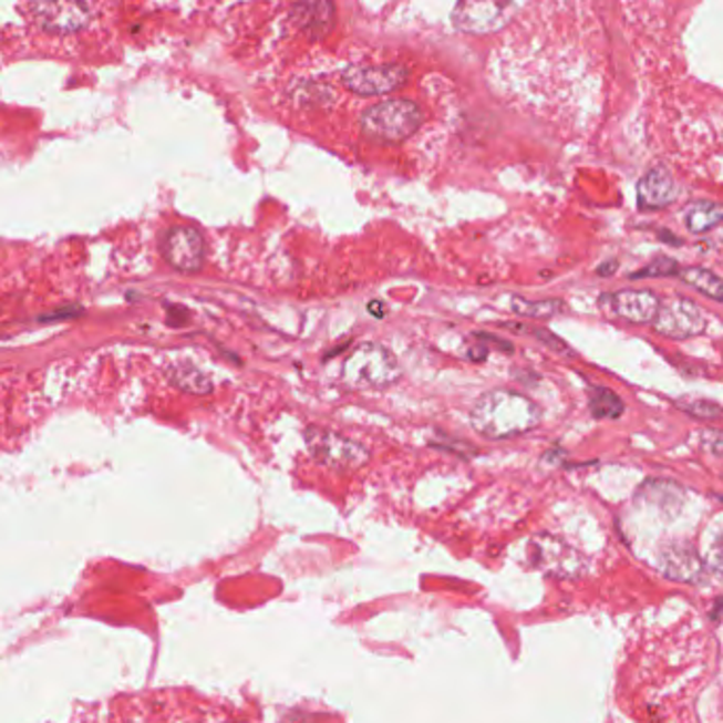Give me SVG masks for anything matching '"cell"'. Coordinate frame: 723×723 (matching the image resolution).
<instances>
[{"instance_id":"484cf974","label":"cell","mask_w":723,"mask_h":723,"mask_svg":"<svg viewBox=\"0 0 723 723\" xmlns=\"http://www.w3.org/2000/svg\"><path fill=\"white\" fill-rule=\"evenodd\" d=\"M618 271V262L616 260H609V262H603L599 269H597V273L601 276V278H609V276H613Z\"/></svg>"},{"instance_id":"d6986e66","label":"cell","mask_w":723,"mask_h":723,"mask_svg":"<svg viewBox=\"0 0 723 723\" xmlns=\"http://www.w3.org/2000/svg\"><path fill=\"white\" fill-rule=\"evenodd\" d=\"M679 276L688 286L699 290L700 295L723 303V281L713 271L702 269V267H688V269H681Z\"/></svg>"},{"instance_id":"277c9868","label":"cell","mask_w":723,"mask_h":723,"mask_svg":"<svg viewBox=\"0 0 723 723\" xmlns=\"http://www.w3.org/2000/svg\"><path fill=\"white\" fill-rule=\"evenodd\" d=\"M304 444L318 464L332 469H358L371 462L369 446L324 427H307Z\"/></svg>"},{"instance_id":"e0dca14e","label":"cell","mask_w":723,"mask_h":723,"mask_svg":"<svg viewBox=\"0 0 723 723\" xmlns=\"http://www.w3.org/2000/svg\"><path fill=\"white\" fill-rule=\"evenodd\" d=\"M723 223V206L715 202H694L685 208V225L692 234H709Z\"/></svg>"},{"instance_id":"7a4b0ae2","label":"cell","mask_w":723,"mask_h":723,"mask_svg":"<svg viewBox=\"0 0 723 723\" xmlns=\"http://www.w3.org/2000/svg\"><path fill=\"white\" fill-rule=\"evenodd\" d=\"M423 125L420 106L406 97L385 100L364 111L362 132L366 138L381 144H400L417 134Z\"/></svg>"},{"instance_id":"d4e9b609","label":"cell","mask_w":723,"mask_h":723,"mask_svg":"<svg viewBox=\"0 0 723 723\" xmlns=\"http://www.w3.org/2000/svg\"><path fill=\"white\" fill-rule=\"evenodd\" d=\"M702 444L706 451L711 453H717V455H723V432H717V430H709L702 434Z\"/></svg>"},{"instance_id":"9c48e42d","label":"cell","mask_w":723,"mask_h":723,"mask_svg":"<svg viewBox=\"0 0 723 723\" xmlns=\"http://www.w3.org/2000/svg\"><path fill=\"white\" fill-rule=\"evenodd\" d=\"M513 0H459L455 24L469 34H489L510 22Z\"/></svg>"},{"instance_id":"6da1fadb","label":"cell","mask_w":723,"mask_h":723,"mask_svg":"<svg viewBox=\"0 0 723 723\" xmlns=\"http://www.w3.org/2000/svg\"><path fill=\"white\" fill-rule=\"evenodd\" d=\"M469 421L483 438L508 441L534 432L541 423V409L531 397L502 388L478 397Z\"/></svg>"},{"instance_id":"9a60e30c","label":"cell","mask_w":723,"mask_h":723,"mask_svg":"<svg viewBox=\"0 0 723 723\" xmlns=\"http://www.w3.org/2000/svg\"><path fill=\"white\" fill-rule=\"evenodd\" d=\"M295 22L313 39L324 37L334 24L332 0H301L295 7Z\"/></svg>"},{"instance_id":"5b68a950","label":"cell","mask_w":723,"mask_h":723,"mask_svg":"<svg viewBox=\"0 0 723 723\" xmlns=\"http://www.w3.org/2000/svg\"><path fill=\"white\" fill-rule=\"evenodd\" d=\"M527 552L531 565L552 578L574 580L586 571V560L582 555L559 537L548 536V534L531 537Z\"/></svg>"},{"instance_id":"8fae6325","label":"cell","mask_w":723,"mask_h":723,"mask_svg":"<svg viewBox=\"0 0 723 723\" xmlns=\"http://www.w3.org/2000/svg\"><path fill=\"white\" fill-rule=\"evenodd\" d=\"M658 569L664 578L681 583H699L704 578V560L690 541H669L658 555Z\"/></svg>"},{"instance_id":"ba28073f","label":"cell","mask_w":723,"mask_h":723,"mask_svg":"<svg viewBox=\"0 0 723 723\" xmlns=\"http://www.w3.org/2000/svg\"><path fill=\"white\" fill-rule=\"evenodd\" d=\"M34 22L51 34H72L87 28L92 11L87 0H32Z\"/></svg>"},{"instance_id":"7c38bea8","label":"cell","mask_w":723,"mask_h":723,"mask_svg":"<svg viewBox=\"0 0 723 723\" xmlns=\"http://www.w3.org/2000/svg\"><path fill=\"white\" fill-rule=\"evenodd\" d=\"M601 303L611 304L616 316L632 324H650L660 309V299L650 290H620L611 297H603Z\"/></svg>"},{"instance_id":"cb8c5ba5","label":"cell","mask_w":723,"mask_h":723,"mask_svg":"<svg viewBox=\"0 0 723 723\" xmlns=\"http://www.w3.org/2000/svg\"><path fill=\"white\" fill-rule=\"evenodd\" d=\"M529 334H534L537 341H541L546 348H550V350L557 351V353H560V355H576L574 351L567 348V343H565L562 339H559L557 334H552V332H550V330H546V328H534V330H529Z\"/></svg>"},{"instance_id":"4fadbf2b","label":"cell","mask_w":723,"mask_h":723,"mask_svg":"<svg viewBox=\"0 0 723 723\" xmlns=\"http://www.w3.org/2000/svg\"><path fill=\"white\" fill-rule=\"evenodd\" d=\"M673 176L664 167H653L637 185V202L641 210H662L675 202Z\"/></svg>"},{"instance_id":"4316f807","label":"cell","mask_w":723,"mask_h":723,"mask_svg":"<svg viewBox=\"0 0 723 723\" xmlns=\"http://www.w3.org/2000/svg\"><path fill=\"white\" fill-rule=\"evenodd\" d=\"M369 309H371V313H373L374 318H383V316H385V304L383 303H376V301H373V303L369 304Z\"/></svg>"},{"instance_id":"83f0119b","label":"cell","mask_w":723,"mask_h":723,"mask_svg":"<svg viewBox=\"0 0 723 723\" xmlns=\"http://www.w3.org/2000/svg\"><path fill=\"white\" fill-rule=\"evenodd\" d=\"M660 237H662L664 241H669L671 246H681V244H683V241H681V239H679L676 235L667 234V231H662V234H660Z\"/></svg>"},{"instance_id":"3957f363","label":"cell","mask_w":723,"mask_h":723,"mask_svg":"<svg viewBox=\"0 0 723 723\" xmlns=\"http://www.w3.org/2000/svg\"><path fill=\"white\" fill-rule=\"evenodd\" d=\"M402 376L396 355L381 343H362L343 364V379L355 390H383Z\"/></svg>"},{"instance_id":"ffe728a7","label":"cell","mask_w":723,"mask_h":723,"mask_svg":"<svg viewBox=\"0 0 723 723\" xmlns=\"http://www.w3.org/2000/svg\"><path fill=\"white\" fill-rule=\"evenodd\" d=\"M514 313L525 316V318H552L559 316L560 311L565 309V303L559 299H550V301H527L520 297L513 299Z\"/></svg>"},{"instance_id":"603a6c76","label":"cell","mask_w":723,"mask_h":723,"mask_svg":"<svg viewBox=\"0 0 723 723\" xmlns=\"http://www.w3.org/2000/svg\"><path fill=\"white\" fill-rule=\"evenodd\" d=\"M704 567L723 580V534L722 536L715 537L709 552H706V559H704Z\"/></svg>"},{"instance_id":"30bf717a","label":"cell","mask_w":723,"mask_h":723,"mask_svg":"<svg viewBox=\"0 0 723 723\" xmlns=\"http://www.w3.org/2000/svg\"><path fill=\"white\" fill-rule=\"evenodd\" d=\"M343 85L358 95H385L400 90L409 72L400 64H381V66H362L355 64L341 74Z\"/></svg>"},{"instance_id":"5bb4252c","label":"cell","mask_w":723,"mask_h":723,"mask_svg":"<svg viewBox=\"0 0 723 723\" xmlns=\"http://www.w3.org/2000/svg\"><path fill=\"white\" fill-rule=\"evenodd\" d=\"M637 502L652 506L658 513L676 516L685 502V490L673 481H648L637 490Z\"/></svg>"},{"instance_id":"2e32d148","label":"cell","mask_w":723,"mask_h":723,"mask_svg":"<svg viewBox=\"0 0 723 723\" xmlns=\"http://www.w3.org/2000/svg\"><path fill=\"white\" fill-rule=\"evenodd\" d=\"M165 376L169 379V383H172L174 388H178L180 392H187V394L208 396V394L214 392L210 376L202 373L197 366H193V364H188V362H176V364H172V366L165 371Z\"/></svg>"},{"instance_id":"8992f818","label":"cell","mask_w":723,"mask_h":723,"mask_svg":"<svg viewBox=\"0 0 723 723\" xmlns=\"http://www.w3.org/2000/svg\"><path fill=\"white\" fill-rule=\"evenodd\" d=\"M653 330L667 339H692L706 328V316L699 304L683 297H671L660 301L658 316L653 318Z\"/></svg>"},{"instance_id":"ac0fdd59","label":"cell","mask_w":723,"mask_h":723,"mask_svg":"<svg viewBox=\"0 0 723 723\" xmlns=\"http://www.w3.org/2000/svg\"><path fill=\"white\" fill-rule=\"evenodd\" d=\"M588 406L595 420H618L624 413V402L620 396L601 385H592L588 390Z\"/></svg>"},{"instance_id":"52a82bcc","label":"cell","mask_w":723,"mask_h":723,"mask_svg":"<svg viewBox=\"0 0 723 723\" xmlns=\"http://www.w3.org/2000/svg\"><path fill=\"white\" fill-rule=\"evenodd\" d=\"M162 255L172 269L195 273L206 262V237L197 227L176 225L165 231Z\"/></svg>"},{"instance_id":"44dd1931","label":"cell","mask_w":723,"mask_h":723,"mask_svg":"<svg viewBox=\"0 0 723 723\" xmlns=\"http://www.w3.org/2000/svg\"><path fill=\"white\" fill-rule=\"evenodd\" d=\"M681 273L679 262L669 257L653 258L650 265H645L643 269L630 273V280H648V278H673Z\"/></svg>"},{"instance_id":"7402d4cb","label":"cell","mask_w":723,"mask_h":723,"mask_svg":"<svg viewBox=\"0 0 723 723\" xmlns=\"http://www.w3.org/2000/svg\"><path fill=\"white\" fill-rule=\"evenodd\" d=\"M676 406L696 420H720L723 415L722 406L711 400H688V402H676Z\"/></svg>"}]
</instances>
